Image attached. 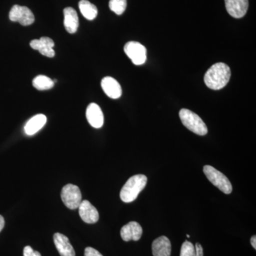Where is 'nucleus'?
<instances>
[{"instance_id":"nucleus-25","label":"nucleus","mask_w":256,"mask_h":256,"mask_svg":"<svg viewBox=\"0 0 256 256\" xmlns=\"http://www.w3.org/2000/svg\"><path fill=\"white\" fill-rule=\"evenodd\" d=\"M4 218H3V216H2L0 215V232H2V230L3 228H4Z\"/></svg>"},{"instance_id":"nucleus-17","label":"nucleus","mask_w":256,"mask_h":256,"mask_svg":"<svg viewBox=\"0 0 256 256\" xmlns=\"http://www.w3.org/2000/svg\"><path fill=\"white\" fill-rule=\"evenodd\" d=\"M47 118L43 114L34 116L24 126V132L28 136H33L40 130L46 124Z\"/></svg>"},{"instance_id":"nucleus-24","label":"nucleus","mask_w":256,"mask_h":256,"mask_svg":"<svg viewBox=\"0 0 256 256\" xmlns=\"http://www.w3.org/2000/svg\"><path fill=\"white\" fill-rule=\"evenodd\" d=\"M195 254L196 256H204L203 248L201 244L196 242L194 246Z\"/></svg>"},{"instance_id":"nucleus-27","label":"nucleus","mask_w":256,"mask_h":256,"mask_svg":"<svg viewBox=\"0 0 256 256\" xmlns=\"http://www.w3.org/2000/svg\"><path fill=\"white\" fill-rule=\"evenodd\" d=\"M186 236H188V238H190V235H186Z\"/></svg>"},{"instance_id":"nucleus-6","label":"nucleus","mask_w":256,"mask_h":256,"mask_svg":"<svg viewBox=\"0 0 256 256\" xmlns=\"http://www.w3.org/2000/svg\"><path fill=\"white\" fill-rule=\"evenodd\" d=\"M124 53L134 65H142L146 60V47L137 42H129L124 45Z\"/></svg>"},{"instance_id":"nucleus-3","label":"nucleus","mask_w":256,"mask_h":256,"mask_svg":"<svg viewBox=\"0 0 256 256\" xmlns=\"http://www.w3.org/2000/svg\"><path fill=\"white\" fill-rule=\"evenodd\" d=\"M178 114L184 126L192 132L201 136L208 132L206 124L198 114L185 108L182 109Z\"/></svg>"},{"instance_id":"nucleus-14","label":"nucleus","mask_w":256,"mask_h":256,"mask_svg":"<svg viewBox=\"0 0 256 256\" xmlns=\"http://www.w3.org/2000/svg\"><path fill=\"white\" fill-rule=\"evenodd\" d=\"M54 242L60 256H75L76 252L68 237L60 233L54 235Z\"/></svg>"},{"instance_id":"nucleus-26","label":"nucleus","mask_w":256,"mask_h":256,"mask_svg":"<svg viewBox=\"0 0 256 256\" xmlns=\"http://www.w3.org/2000/svg\"><path fill=\"white\" fill-rule=\"evenodd\" d=\"M250 244H252V246L254 247V249H256V236H254L250 239Z\"/></svg>"},{"instance_id":"nucleus-16","label":"nucleus","mask_w":256,"mask_h":256,"mask_svg":"<svg viewBox=\"0 0 256 256\" xmlns=\"http://www.w3.org/2000/svg\"><path fill=\"white\" fill-rule=\"evenodd\" d=\"M64 24L66 30L69 34H74L77 32L79 26L78 14L72 8H66L64 10Z\"/></svg>"},{"instance_id":"nucleus-1","label":"nucleus","mask_w":256,"mask_h":256,"mask_svg":"<svg viewBox=\"0 0 256 256\" xmlns=\"http://www.w3.org/2000/svg\"><path fill=\"white\" fill-rule=\"evenodd\" d=\"M232 76L230 69L224 63L214 64L204 76V82L212 90H220L228 84Z\"/></svg>"},{"instance_id":"nucleus-11","label":"nucleus","mask_w":256,"mask_h":256,"mask_svg":"<svg viewBox=\"0 0 256 256\" xmlns=\"http://www.w3.org/2000/svg\"><path fill=\"white\" fill-rule=\"evenodd\" d=\"M79 215L85 223L96 224L99 220V214L95 206L87 200H84L78 207Z\"/></svg>"},{"instance_id":"nucleus-7","label":"nucleus","mask_w":256,"mask_h":256,"mask_svg":"<svg viewBox=\"0 0 256 256\" xmlns=\"http://www.w3.org/2000/svg\"><path fill=\"white\" fill-rule=\"evenodd\" d=\"M10 20L18 22L22 26H28L34 22V15L26 6L14 5L10 12Z\"/></svg>"},{"instance_id":"nucleus-20","label":"nucleus","mask_w":256,"mask_h":256,"mask_svg":"<svg viewBox=\"0 0 256 256\" xmlns=\"http://www.w3.org/2000/svg\"><path fill=\"white\" fill-rule=\"evenodd\" d=\"M109 8L116 14H122L127 8V0H110Z\"/></svg>"},{"instance_id":"nucleus-12","label":"nucleus","mask_w":256,"mask_h":256,"mask_svg":"<svg viewBox=\"0 0 256 256\" xmlns=\"http://www.w3.org/2000/svg\"><path fill=\"white\" fill-rule=\"evenodd\" d=\"M88 122L95 128H100L104 126V116L100 106L96 104H90L86 109Z\"/></svg>"},{"instance_id":"nucleus-9","label":"nucleus","mask_w":256,"mask_h":256,"mask_svg":"<svg viewBox=\"0 0 256 256\" xmlns=\"http://www.w3.org/2000/svg\"><path fill=\"white\" fill-rule=\"evenodd\" d=\"M30 46L34 50H38L40 54L45 56H54L55 52L54 50V42L48 37H42L40 40H34L30 42Z\"/></svg>"},{"instance_id":"nucleus-18","label":"nucleus","mask_w":256,"mask_h":256,"mask_svg":"<svg viewBox=\"0 0 256 256\" xmlns=\"http://www.w3.org/2000/svg\"><path fill=\"white\" fill-rule=\"evenodd\" d=\"M80 12L88 20H94L98 15L97 8L88 0H80L78 4Z\"/></svg>"},{"instance_id":"nucleus-23","label":"nucleus","mask_w":256,"mask_h":256,"mask_svg":"<svg viewBox=\"0 0 256 256\" xmlns=\"http://www.w3.org/2000/svg\"><path fill=\"white\" fill-rule=\"evenodd\" d=\"M84 256H104L100 252L92 247H87L84 252Z\"/></svg>"},{"instance_id":"nucleus-4","label":"nucleus","mask_w":256,"mask_h":256,"mask_svg":"<svg viewBox=\"0 0 256 256\" xmlns=\"http://www.w3.org/2000/svg\"><path fill=\"white\" fill-rule=\"evenodd\" d=\"M204 172L210 182L220 191L224 192L226 194L232 193V190H233L232 184L223 173L220 172L210 165H206L204 166Z\"/></svg>"},{"instance_id":"nucleus-15","label":"nucleus","mask_w":256,"mask_h":256,"mask_svg":"<svg viewBox=\"0 0 256 256\" xmlns=\"http://www.w3.org/2000/svg\"><path fill=\"white\" fill-rule=\"evenodd\" d=\"M153 256H170L172 245L170 239L162 236L156 239L152 245Z\"/></svg>"},{"instance_id":"nucleus-5","label":"nucleus","mask_w":256,"mask_h":256,"mask_svg":"<svg viewBox=\"0 0 256 256\" xmlns=\"http://www.w3.org/2000/svg\"><path fill=\"white\" fill-rule=\"evenodd\" d=\"M60 196L64 204L70 210L78 208L82 202V194L80 188L72 184L64 186Z\"/></svg>"},{"instance_id":"nucleus-13","label":"nucleus","mask_w":256,"mask_h":256,"mask_svg":"<svg viewBox=\"0 0 256 256\" xmlns=\"http://www.w3.org/2000/svg\"><path fill=\"white\" fill-rule=\"evenodd\" d=\"M101 87L104 92L112 99H118L122 95V88L116 79L112 77H105L101 82Z\"/></svg>"},{"instance_id":"nucleus-2","label":"nucleus","mask_w":256,"mask_h":256,"mask_svg":"<svg viewBox=\"0 0 256 256\" xmlns=\"http://www.w3.org/2000/svg\"><path fill=\"white\" fill-rule=\"evenodd\" d=\"M148 182L146 175L137 174L131 176L120 191L121 200L126 203L134 201L142 190H144Z\"/></svg>"},{"instance_id":"nucleus-10","label":"nucleus","mask_w":256,"mask_h":256,"mask_svg":"<svg viewBox=\"0 0 256 256\" xmlns=\"http://www.w3.org/2000/svg\"><path fill=\"white\" fill-rule=\"evenodd\" d=\"M142 235V227L136 222H129L122 226L120 230L121 238L126 242L130 240L138 242L141 238Z\"/></svg>"},{"instance_id":"nucleus-19","label":"nucleus","mask_w":256,"mask_h":256,"mask_svg":"<svg viewBox=\"0 0 256 256\" xmlns=\"http://www.w3.org/2000/svg\"><path fill=\"white\" fill-rule=\"evenodd\" d=\"M32 84L37 90H45L52 88L54 86V82L46 76L40 75L34 78Z\"/></svg>"},{"instance_id":"nucleus-21","label":"nucleus","mask_w":256,"mask_h":256,"mask_svg":"<svg viewBox=\"0 0 256 256\" xmlns=\"http://www.w3.org/2000/svg\"><path fill=\"white\" fill-rule=\"evenodd\" d=\"M180 256H196L195 254L194 246L191 242H184L181 248V252H180Z\"/></svg>"},{"instance_id":"nucleus-22","label":"nucleus","mask_w":256,"mask_h":256,"mask_svg":"<svg viewBox=\"0 0 256 256\" xmlns=\"http://www.w3.org/2000/svg\"><path fill=\"white\" fill-rule=\"evenodd\" d=\"M24 256H42L40 252H35L30 246L24 247L23 252Z\"/></svg>"},{"instance_id":"nucleus-8","label":"nucleus","mask_w":256,"mask_h":256,"mask_svg":"<svg viewBox=\"0 0 256 256\" xmlns=\"http://www.w3.org/2000/svg\"><path fill=\"white\" fill-rule=\"evenodd\" d=\"M226 8L234 18H244L248 9V0H224Z\"/></svg>"}]
</instances>
